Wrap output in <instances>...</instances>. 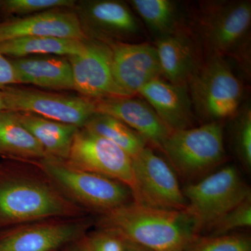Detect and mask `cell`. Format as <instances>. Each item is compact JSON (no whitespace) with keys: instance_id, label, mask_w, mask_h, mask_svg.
Masks as SVG:
<instances>
[{"instance_id":"cell-1","label":"cell","mask_w":251,"mask_h":251,"mask_svg":"<svg viewBox=\"0 0 251 251\" xmlns=\"http://www.w3.org/2000/svg\"><path fill=\"white\" fill-rule=\"evenodd\" d=\"M105 229L151 251H184L199 236L186 211L156 209L133 202L105 212Z\"/></svg>"},{"instance_id":"cell-2","label":"cell","mask_w":251,"mask_h":251,"mask_svg":"<svg viewBox=\"0 0 251 251\" xmlns=\"http://www.w3.org/2000/svg\"><path fill=\"white\" fill-rule=\"evenodd\" d=\"M161 150L180 176L201 179L226 159L224 122L172 131Z\"/></svg>"},{"instance_id":"cell-3","label":"cell","mask_w":251,"mask_h":251,"mask_svg":"<svg viewBox=\"0 0 251 251\" xmlns=\"http://www.w3.org/2000/svg\"><path fill=\"white\" fill-rule=\"evenodd\" d=\"M182 191L187 202L185 211L199 234L209 231L223 216L251 198L250 188L233 166L211 173Z\"/></svg>"},{"instance_id":"cell-4","label":"cell","mask_w":251,"mask_h":251,"mask_svg":"<svg viewBox=\"0 0 251 251\" xmlns=\"http://www.w3.org/2000/svg\"><path fill=\"white\" fill-rule=\"evenodd\" d=\"M188 85L193 109L207 122L232 119L241 108L244 87L224 57L211 55Z\"/></svg>"},{"instance_id":"cell-5","label":"cell","mask_w":251,"mask_h":251,"mask_svg":"<svg viewBox=\"0 0 251 251\" xmlns=\"http://www.w3.org/2000/svg\"><path fill=\"white\" fill-rule=\"evenodd\" d=\"M198 28L211 55L235 57L249 63L250 1L204 2L198 16Z\"/></svg>"},{"instance_id":"cell-6","label":"cell","mask_w":251,"mask_h":251,"mask_svg":"<svg viewBox=\"0 0 251 251\" xmlns=\"http://www.w3.org/2000/svg\"><path fill=\"white\" fill-rule=\"evenodd\" d=\"M132 197L141 205L184 211L187 202L171 165L146 147L132 159Z\"/></svg>"},{"instance_id":"cell-7","label":"cell","mask_w":251,"mask_h":251,"mask_svg":"<svg viewBox=\"0 0 251 251\" xmlns=\"http://www.w3.org/2000/svg\"><path fill=\"white\" fill-rule=\"evenodd\" d=\"M5 110L27 112L81 128L96 113L94 100L82 96L11 85L0 90Z\"/></svg>"},{"instance_id":"cell-8","label":"cell","mask_w":251,"mask_h":251,"mask_svg":"<svg viewBox=\"0 0 251 251\" xmlns=\"http://www.w3.org/2000/svg\"><path fill=\"white\" fill-rule=\"evenodd\" d=\"M67 164L133 186L132 158L117 145L84 127L74 137Z\"/></svg>"},{"instance_id":"cell-9","label":"cell","mask_w":251,"mask_h":251,"mask_svg":"<svg viewBox=\"0 0 251 251\" xmlns=\"http://www.w3.org/2000/svg\"><path fill=\"white\" fill-rule=\"evenodd\" d=\"M46 171L82 202L106 212L130 202L132 196L125 184L102 175L75 169L60 159L46 156Z\"/></svg>"},{"instance_id":"cell-10","label":"cell","mask_w":251,"mask_h":251,"mask_svg":"<svg viewBox=\"0 0 251 251\" xmlns=\"http://www.w3.org/2000/svg\"><path fill=\"white\" fill-rule=\"evenodd\" d=\"M74 10L87 39L108 44L125 42L139 34V23L124 1H76Z\"/></svg>"},{"instance_id":"cell-11","label":"cell","mask_w":251,"mask_h":251,"mask_svg":"<svg viewBox=\"0 0 251 251\" xmlns=\"http://www.w3.org/2000/svg\"><path fill=\"white\" fill-rule=\"evenodd\" d=\"M67 59L72 67L74 90L82 97L92 100L129 97L115 81L108 44L87 39L83 50Z\"/></svg>"},{"instance_id":"cell-12","label":"cell","mask_w":251,"mask_h":251,"mask_svg":"<svg viewBox=\"0 0 251 251\" xmlns=\"http://www.w3.org/2000/svg\"><path fill=\"white\" fill-rule=\"evenodd\" d=\"M65 212L62 200L40 184L16 181L0 187V217L6 221L25 222Z\"/></svg>"},{"instance_id":"cell-13","label":"cell","mask_w":251,"mask_h":251,"mask_svg":"<svg viewBox=\"0 0 251 251\" xmlns=\"http://www.w3.org/2000/svg\"><path fill=\"white\" fill-rule=\"evenodd\" d=\"M112 51V67L117 85L129 97L150 81L161 77L159 59L154 46L147 44L115 42L108 44Z\"/></svg>"},{"instance_id":"cell-14","label":"cell","mask_w":251,"mask_h":251,"mask_svg":"<svg viewBox=\"0 0 251 251\" xmlns=\"http://www.w3.org/2000/svg\"><path fill=\"white\" fill-rule=\"evenodd\" d=\"M26 36L87 39L74 9L49 10L0 22V43Z\"/></svg>"},{"instance_id":"cell-15","label":"cell","mask_w":251,"mask_h":251,"mask_svg":"<svg viewBox=\"0 0 251 251\" xmlns=\"http://www.w3.org/2000/svg\"><path fill=\"white\" fill-rule=\"evenodd\" d=\"M96 112L115 117L161 150L172 132L151 105L133 97H111L94 100Z\"/></svg>"},{"instance_id":"cell-16","label":"cell","mask_w":251,"mask_h":251,"mask_svg":"<svg viewBox=\"0 0 251 251\" xmlns=\"http://www.w3.org/2000/svg\"><path fill=\"white\" fill-rule=\"evenodd\" d=\"M138 94L172 131L193 127L194 116L188 85H176L160 77L143 86Z\"/></svg>"},{"instance_id":"cell-17","label":"cell","mask_w":251,"mask_h":251,"mask_svg":"<svg viewBox=\"0 0 251 251\" xmlns=\"http://www.w3.org/2000/svg\"><path fill=\"white\" fill-rule=\"evenodd\" d=\"M83 225H40L0 237V251H58L82 237Z\"/></svg>"},{"instance_id":"cell-18","label":"cell","mask_w":251,"mask_h":251,"mask_svg":"<svg viewBox=\"0 0 251 251\" xmlns=\"http://www.w3.org/2000/svg\"><path fill=\"white\" fill-rule=\"evenodd\" d=\"M154 47L164 78L176 85H188L201 67L197 50L189 36L180 29L160 36Z\"/></svg>"},{"instance_id":"cell-19","label":"cell","mask_w":251,"mask_h":251,"mask_svg":"<svg viewBox=\"0 0 251 251\" xmlns=\"http://www.w3.org/2000/svg\"><path fill=\"white\" fill-rule=\"evenodd\" d=\"M18 84L48 90H74L72 67L67 57L46 55L10 59Z\"/></svg>"},{"instance_id":"cell-20","label":"cell","mask_w":251,"mask_h":251,"mask_svg":"<svg viewBox=\"0 0 251 251\" xmlns=\"http://www.w3.org/2000/svg\"><path fill=\"white\" fill-rule=\"evenodd\" d=\"M15 112L21 124L40 143L47 156L67 159L78 127L27 112Z\"/></svg>"},{"instance_id":"cell-21","label":"cell","mask_w":251,"mask_h":251,"mask_svg":"<svg viewBox=\"0 0 251 251\" xmlns=\"http://www.w3.org/2000/svg\"><path fill=\"white\" fill-rule=\"evenodd\" d=\"M86 40L48 36H26L0 43V50L6 57L14 59L34 54H50L68 57L80 54L85 48Z\"/></svg>"},{"instance_id":"cell-22","label":"cell","mask_w":251,"mask_h":251,"mask_svg":"<svg viewBox=\"0 0 251 251\" xmlns=\"http://www.w3.org/2000/svg\"><path fill=\"white\" fill-rule=\"evenodd\" d=\"M0 153L21 158H44V148L18 120L16 112L0 111Z\"/></svg>"},{"instance_id":"cell-23","label":"cell","mask_w":251,"mask_h":251,"mask_svg":"<svg viewBox=\"0 0 251 251\" xmlns=\"http://www.w3.org/2000/svg\"><path fill=\"white\" fill-rule=\"evenodd\" d=\"M84 128L110 140L133 159L146 148L147 141L135 130L115 117L96 112Z\"/></svg>"},{"instance_id":"cell-24","label":"cell","mask_w":251,"mask_h":251,"mask_svg":"<svg viewBox=\"0 0 251 251\" xmlns=\"http://www.w3.org/2000/svg\"><path fill=\"white\" fill-rule=\"evenodd\" d=\"M132 7L151 30L160 36L181 29L176 3L171 0H131Z\"/></svg>"},{"instance_id":"cell-25","label":"cell","mask_w":251,"mask_h":251,"mask_svg":"<svg viewBox=\"0 0 251 251\" xmlns=\"http://www.w3.org/2000/svg\"><path fill=\"white\" fill-rule=\"evenodd\" d=\"M75 3V0H0V15L28 16L49 10L74 9Z\"/></svg>"},{"instance_id":"cell-26","label":"cell","mask_w":251,"mask_h":251,"mask_svg":"<svg viewBox=\"0 0 251 251\" xmlns=\"http://www.w3.org/2000/svg\"><path fill=\"white\" fill-rule=\"evenodd\" d=\"M234 120L232 140L239 161L250 171L251 168V110L247 105L239 109Z\"/></svg>"},{"instance_id":"cell-27","label":"cell","mask_w":251,"mask_h":251,"mask_svg":"<svg viewBox=\"0 0 251 251\" xmlns=\"http://www.w3.org/2000/svg\"><path fill=\"white\" fill-rule=\"evenodd\" d=\"M184 251H251V239L242 234L198 236Z\"/></svg>"},{"instance_id":"cell-28","label":"cell","mask_w":251,"mask_h":251,"mask_svg":"<svg viewBox=\"0 0 251 251\" xmlns=\"http://www.w3.org/2000/svg\"><path fill=\"white\" fill-rule=\"evenodd\" d=\"M251 226V198L223 216L209 231L211 232V236H221Z\"/></svg>"},{"instance_id":"cell-29","label":"cell","mask_w":251,"mask_h":251,"mask_svg":"<svg viewBox=\"0 0 251 251\" xmlns=\"http://www.w3.org/2000/svg\"><path fill=\"white\" fill-rule=\"evenodd\" d=\"M88 251H125L126 240L110 229L95 232L84 238Z\"/></svg>"},{"instance_id":"cell-30","label":"cell","mask_w":251,"mask_h":251,"mask_svg":"<svg viewBox=\"0 0 251 251\" xmlns=\"http://www.w3.org/2000/svg\"><path fill=\"white\" fill-rule=\"evenodd\" d=\"M17 76L11 60L0 50V90L11 85H18Z\"/></svg>"},{"instance_id":"cell-31","label":"cell","mask_w":251,"mask_h":251,"mask_svg":"<svg viewBox=\"0 0 251 251\" xmlns=\"http://www.w3.org/2000/svg\"><path fill=\"white\" fill-rule=\"evenodd\" d=\"M62 251H88L86 247L84 238H80L75 242L71 243L67 246Z\"/></svg>"},{"instance_id":"cell-32","label":"cell","mask_w":251,"mask_h":251,"mask_svg":"<svg viewBox=\"0 0 251 251\" xmlns=\"http://www.w3.org/2000/svg\"><path fill=\"white\" fill-rule=\"evenodd\" d=\"M126 247L125 251H151L146 249V248L138 245V244H133V243L126 241Z\"/></svg>"},{"instance_id":"cell-33","label":"cell","mask_w":251,"mask_h":251,"mask_svg":"<svg viewBox=\"0 0 251 251\" xmlns=\"http://www.w3.org/2000/svg\"><path fill=\"white\" fill-rule=\"evenodd\" d=\"M5 110V105L4 100H3L2 95H1V92H0V111Z\"/></svg>"}]
</instances>
